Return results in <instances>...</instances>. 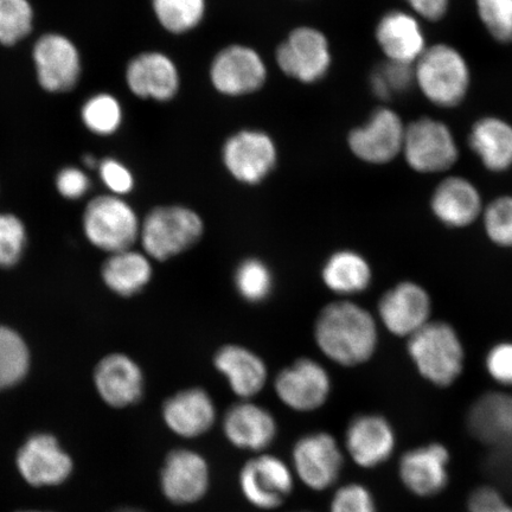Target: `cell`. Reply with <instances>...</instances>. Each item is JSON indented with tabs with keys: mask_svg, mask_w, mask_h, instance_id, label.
Instances as JSON below:
<instances>
[{
	"mask_svg": "<svg viewBox=\"0 0 512 512\" xmlns=\"http://www.w3.org/2000/svg\"><path fill=\"white\" fill-rule=\"evenodd\" d=\"M414 88V68L384 60L370 75V89L377 99L388 102Z\"/></svg>",
	"mask_w": 512,
	"mask_h": 512,
	"instance_id": "d590c367",
	"label": "cell"
},
{
	"mask_svg": "<svg viewBox=\"0 0 512 512\" xmlns=\"http://www.w3.org/2000/svg\"><path fill=\"white\" fill-rule=\"evenodd\" d=\"M330 512H377V508L373 494L366 486L349 483L335 492Z\"/></svg>",
	"mask_w": 512,
	"mask_h": 512,
	"instance_id": "ab89813d",
	"label": "cell"
},
{
	"mask_svg": "<svg viewBox=\"0 0 512 512\" xmlns=\"http://www.w3.org/2000/svg\"><path fill=\"white\" fill-rule=\"evenodd\" d=\"M300 512H309V511H300Z\"/></svg>",
	"mask_w": 512,
	"mask_h": 512,
	"instance_id": "f907efd6",
	"label": "cell"
},
{
	"mask_svg": "<svg viewBox=\"0 0 512 512\" xmlns=\"http://www.w3.org/2000/svg\"><path fill=\"white\" fill-rule=\"evenodd\" d=\"M115 512H144V511L138 510V509H134V508H124V509H120V510L115 511Z\"/></svg>",
	"mask_w": 512,
	"mask_h": 512,
	"instance_id": "c3c4849f",
	"label": "cell"
},
{
	"mask_svg": "<svg viewBox=\"0 0 512 512\" xmlns=\"http://www.w3.org/2000/svg\"><path fill=\"white\" fill-rule=\"evenodd\" d=\"M209 78L217 93L239 98L264 87L268 70L258 50L232 44L216 54L210 64Z\"/></svg>",
	"mask_w": 512,
	"mask_h": 512,
	"instance_id": "7c38bea8",
	"label": "cell"
},
{
	"mask_svg": "<svg viewBox=\"0 0 512 512\" xmlns=\"http://www.w3.org/2000/svg\"><path fill=\"white\" fill-rule=\"evenodd\" d=\"M396 437L390 422L379 414H361L350 421L345 432V448L364 469L386 463L395 450Z\"/></svg>",
	"mask_w": 512,
	"mask_h": 512,
	"instance_id": "7402d4cb",
	"label": "cell"
},
{
	"mask_svg": "<svg viewBox=\"0 0 512 512\" xmlns=\"http://www.w3.org/2000/svg\"><path fill=\"white\" fill-rule=\"evenodd\" d=\"M469 512H512L501 492L490 486H483L472 492L469 498Z\"/></svg>",
	"mask_w": 512,
	"mask_h": 512,
	"instance_id": "f6af8a7d",
	"label": "cell"
},
{
	"mask_svg": "<svg viewBox=\"0 0 512 512\" xmlns=\"http://www.w3.org/2000/svg\"><path fill=\"white\" fill-rule=\"evenodd\" d=\"M407 350L416 370L434 386L450 387L463 374L464 344L451 324L431 320L408 338Z\"/></svg>",
	"mask_w": 512,
	"mask_h": 512,
	"instance_id": "3957f363",
	"label": "cell"
},
{
	"mask_svg": "<svg viewBox=\"0 0 512 512\" xmlns=\"http://www.w3.org/2000/svg\"><path fill=\"white\" fill-rule=\"evenodd\" d=\"M375 41L386 61L414 66L430 43L424 22L411 11L384 12L375 27Z\"/></svg>",
	"mask_w": 512,
	"mask_h": 512,
	"instance_id": "ac0fdd59",
	"label": "cell"
},
{
	"mask_svg": "<svg viewBox=\"0 0 512 512\" xmlns=\"http://www.w3.org/2000/svg\"><path fill=\"white\" fill-rule=\"evenodd\" d=\"M224 437L243 451L264 452L277 439L278 424L267 408L252 401L229 407L222 420Z\"/></svg>",
	"mask_w": 512,
	"mask_h": 512,
	"instance_id": "44dd1931",
	"label": "cell"
},
{
	"mask_svg": "<svg viewBox=\"0 0 512 512\" xmlns=\"http://www.w3.org/2000/svg\"><path fill=\"white\" fill-rule=\"evenodd\" d=\"M38 85L51 94H62L78 87L82 59L76 44L59 32H47L32 47Z\"/></svg>",
	"mask_w": 512,
	"mask_h": 512,
	"instance_id": "30bf717a",
	"label": "cell"
},
{
	"mask_svg": "<svg viewBox=\"0 0 512 512\" xmlns=\"http://www.w3.org/2000/svg\"><path fill=\"white\" fill-rule=\"evenodd\" d=\"M29 366V350L22 337L14 330L0 326V390L21 382Z\"/></svg>",
	"mask_w": 512,
	"mask_h": 512,
	"instance_id": "d6a6232c",
	"label": "cell"
},
{
	"mask_svg": "<svg viewBox=\"0 0 512 512\" xmlns=\"http://www.w3.org/2000/svg\"><path fill=\"white\" fill-rule=\"evenodd\" d=\"M152 11L160 27L174 35L196 29L207 14V0H152Z\"/></svg>",
	"mask_w": 512,
	"mask_h": 512,
	"instance_id": "4dcf8cb0",
	"label": "cell"
},
{
	"mask_svg": "<svg viewBox=\"0 0 512 512\" xmlns=\"http://www.w3.org/2000/svg\"><path fill=\"white\" fill-rule=\"evenodd\" d=\"M452 0H405L407 10L424 23L443 22L450 14Z\"/></svg>",
	"mask_w": 512,
	"mask_h": 512,
	"instance_id": "ee69618b",
	"label": "cell"
},
{
	"mask_svg": "<svg viewBox=\"0 0 512 512\" xmlns=\"http://www.w3.org/2000/svg\"><path fill=\"white\" fill-rule=\"evenodd\" d=\"M239 486L242 496L254 508L274 510L291 496L294 473L283 459L261 453L242 466Z\"/></svg>",
	"mask_w": 512,
	"mask_h": 512,
	"instance_id": "4fadbf2b",
	"label": "cell"
},
{
	"mask_svg": "<svg viewBox=\"0 0 512 512\" xmlns=\"http://www.w3.org/2000/svg\"><path fill=\"white\" fill-rule=\"evenodd\" d=\"M478 21L499 46L512 44V0H475Z\"/></svg>",
	"mask_w": 512,
	"mask_h": 512,
	"instance_id": "8d00e7d4",
	"label": "cell"
},
{
	"mask_svg": "<svg viewBox=\"0 0 512 512\" xmlns=\"http://www.w3.org/2000/svg\"><path fill=\"white\" fill-rule=\"evenodd\" d=\"M430 208L445 227L462 229L482 219L485 203L476 183L462 175H446L432 191Z\"/></svg>",
	"mask_w": 512,
	"mask_h": 512,
	"instance_id": "ffe728a7",
	"label": "cell"
},
{
	"mask_svg": "<svg viewBox=\"0 0 512 512\" xmlns=\"http://www.w3.org/2000/svg\"><path fill=\"white\" fill-rule=\"evenodd\" d=\"M56 189L67 200H80L91 189V179L76 166H66L56 176Z\"/></svg>",
	"mask_w": 512,
	"mask_h": 512,
	"instance_id": "7bdbcfd3",
	"label": "cell"
},
{
	"mask_svg": "<svg viewBox=\"0 0 512 512\" xmlns=\"http://www.w3.org/2000/svg\"><path fill=\"white\" fill-rule=\"evenodd\" d=\"M482 221L492 243L512 248V195L498 196L485 204Z\"/></svg>",
	"mask_w": 512,
	"mask_h": 512,
	"instance_id": "74e56055",
	"label": "cell"
},
{
	"mask_svg": "<svg viewBox=\"0 0 512 512\" xmlns=\"http://www.w3.org/2000/svg\"><path fill=\"white\" fill-rule=\"evenodd\" d=\"M18 512H47V511H32V510H29V511H18Z\"/></svg>",
	"mask_w": 512,
	"mask_h": 512,
	"instance_id": "681fc988",
	"label": "cell"
},
{
	"mask_svg": "<svg viewBox=\"0 0 512 512\" xmlns=\"http://www.w3.org/2000/svg\"><path fill=\"white\" fill-rule=\"evenodd\" d=\"M125 81L130 92L142 100L169 102L181 88V74L174 60L162 51H144L128 62Z\"/></svg>",
	"mask_w": 512,
	"mask_h": 512,
	"instance_id": "d6986e66",
	"label": "cell"
},
{
	"mask_svg": "<svg viewBox=\"0 0 512 512\" xmlns=\"http://www.w3.org/2000/svg\"><path fill=\"white\" fill-rule=\"evenodd\" d=\"M275 61L288 78L305 85L323 80L332 64L328 37L312 27H298L275 51Z\"/></svg>",
	"mask_w": 512,
	"mask_h": 512,
	"instance_id": "9c48e42d",
	"label": "cell"
},
{
	"mask_svg": "<svg viewBox=\"0 0 512 512\" xmlns=\"http://www.w3.org/2000/svg\"><path fill=\"white\" fill-rule=\"evenodd\" d=\"M460 153L456 134L446 121L422 115L407 123L401 158L415 174L448 175Z\"/></svg>",
	"mask_w": 512,
	"mask_h": 512,
	"instance_id": "277c9868",
	"label": "cell"
},
{
	"mask_svg": "<svg viewBox=\"0 0 512 512\" xmlns=\"http://www.w3.org/2000/svg\"><path fill=\"white\" fill-rule=\"evenodd\" d=\"M30 0H0V46L14 47L34 30Z\"/></svg>",
	"mask_w": 512,
	"mask_h": 512,
	"instance_id": "e575fe53",
	"label": "cell"
},
{
	"mask_svg": "<svg viewBox=\"0 0 512 512\" xmlns=\"http://www.w3.org/2000/svg\"><path fill=\"white\" fill-rule=\"evenodd\" d=\"M485 369L499 386L512 387V342L494 345L485 357Z\"/></svg>",
	"mask_w": 512,
	"mask_h": 512,
	"instance_id": "b9f144b4",
	"label": "cell"
},
{
	"mask_svg": "<svg viewBox=\"0 0 512 512\" xmlns=\"http://www.w3.org/2000/svg\"><path fill=\"white\" fill-rule=\"evenodd\" d=\"M313 336L318 349L341 367H357L371 360L379 345V324L371 313L350 300L324 307Z\"/></svg>",
	"mask_w": 512,
	"mask_h": 512,
	"instance_id": "6da1fadb",
	"label": "cell"
},
{
	"mask_svg": "<svg viewBox=\"0 0 512 512\" xmlns=\"http://www.w3.org/2000/svg\"><path fill=\"white\" fill-rule=\"evenodd\" d=\"M99 176L111 195L123 197L130 194L136 185L132 171L117 158L101 159L98 165Z\"/></svg>",
	"mask_w": 512,
	"mask_h": 512,
	"instance_id": "60d3db41",
	"label": "cell"
},
{
	"mask_svg": "<svg viewBox=\"0 0 512 512\" xmlns=\"http://www.w3.org/2000/svg\"><path fill=\"white\" fill-rule=\"evenodd\" d=\"M469 427L482 443L496 448L512 444V396L495 393L480 398L471 409Z\"/></svg>",
	"mask_w": 512,
	"mask_h": 512,
	"instance_id": "83f0119b",
	"label": "cell"
},
{
	"mask_svg": "<svg viewBox=\"0 0 512 512\" xmlns=\"http://www.w3.org/2000/svg\"><path fill=\"white\" fill-rule=\"evenodd\" d=\"M82 162L88 169H98L100 160L96 159L93 155H86L83 157Z\"/></svg>",
	"mask_w": 512,
	"mask_h": 512,
	"instance_id": "7dc6e473",
	"label": "cell"
},
{
	"mask_svg": "<svg viewBox=\"0 0 512 512\" xmlns=\"http://www.w3.org/2000/svg\"><path fill=\"white\" fill-rule=\"evenodd\" d=\"M467 146L483 168L494 175L512 169V123L499 115H482L467 133Z\"/></svg>",
	"mask_w": 512,
	"mask_h": 512,
	"instance_id": "cb8c5ba5",
	"label": "cell"
},
{
	"mask_svg": "<svg viewBox=\"0 0 512 512\" xmlns=\"http://www.w3.org/2000/svg\"><path fill=\"white\" fill-rule=\"evenodd\" d=\"M153 268L149 256L127 251L113 253L102 267V278L121 297H132L150 283Z\"/></svg>",
	"mask_w": 512,
	"mask_h": 512,
	"instance_id": "f546056e",
	"label": "cell"
},
{
	"mask_svg": "<svg viewBox=\"0 0 512 512\" xmlns=\"http://www.w3.org/2000/svg\"><path fill=\"white\" fill-rule=\"evenodd\" d=\"M332 390L328 370L312 358H299L281 370L274 392L284 406L294 412L310 413L328 402Z\"/></svg>",
	"mask_w": 512,
	"mask_h": 512,
	"instance_id": "5bb4252c",
	"label": "cell"
},
{
	"mask_svg": "<svg viewBox=\"0 0 512 512\" xmlns=\"http://www.w3.org/2000/svg\"><path fill=\"white\" fill-rule=\"evenodd\" d=\"M80 117L83 126L95 136H113L124 123V108L117 96L96 93L83 102Z\"/></svg>",
	"mask_w": 512,
	"mask_h": 512,
	"instance_id": "1f68e13d",
	"label": "cell"
},
{
	"mask_svg": "<svg viewBox=\"0 0 512 512\" xmlns=\"http://www.w3.org/2000/svg\"><path fill=\"white\" fill-rule=\"evenodd\" d=\"M322 280L325 287L338 296H356L366 292L373 283V270L362 254L341 249L325 261Z\"/></svg>",
	"mask_w": 512,
	"mask_h": 512,
	"instance_id": "f1b7e54d",
	"label": "cell"
},
{
	"mask_svg": "<svg viewBox=\"0 0 512 512\" xmlns=\"http://www.w3.org/2000/svg\"><path fill=\"white\" fill-rule=\"evenodd\" d=\"M83 229L95 247L108 253L131 249L140 238L142 223L123 197L102 195L93 198L83 213Z\"/></svg>",
	"mask_w": 512,
	"mask_h": 512,
	"instance_id": "8992f818",
	"label": "cell"
},
{
	"mask_svg": "<svg viewBox=\"0 0 512 512\" xmlns=\"http://www.w3.org/2000/svg\"><path fill=\"white\" fill-rule=\"evenodd\" d=\"M214 366L241 401L260 394L268 380V368L255 352L239 344H227L216 351Z\"/></svg>",
	"mask_w": 512,
	"mask_h": 512,
	"instance_id": "4316f807",
	"label": "cell"
},
{
	"mask_svg": "<svg viewBox=\"0 0 512 512\" xmlns=\"http://www.w3.org/2000/svg\"><path fill=\"white\" fill-rule=\"evenodd\" d=\"M344 456L334 435L315 432L303 435L292 450V470L307 488L325 491L337 483Z\"/></svg>",
	"mask_w": 512,
	"mask_h": 512,
	"instance_id": "8fae6325",
	"label": "cell"
},
{
	"mask_svg": "<svg viewBox=\"0 0 512 512\" xmlns=\"http://www.w3.org/2000/svg\"><path fill=\"white\" fill-rule=\"evenodd\" d=\"M450 453L441 444H430L408 451L401 457L402 483L412 494L431 497L440 494L448 483Z\"/></svg>",
	"mask_w": 512,
	"mask_h": 512,
	"instance_id": "d4e9b609",
	"label": "cell"
},
{
	"mask_svg": "<svg viewBox=\"0 0 512 512\" xmlns=\"http://www.w3.org/2000/svg\"><path fill=\"white\" fill-rule=\"evenodd\" d=\"M94 379L102 400L114 408L136 405L144 394L142 369L123 354L105 357L96 367Z\"/></svg>",
	"mask_w": 512,
	"mask_h": 512,
	"instance_id": "484cf974",
	"label": "cell"
},
{
	"mask_svg": "<svg viewBox=\"0 0 512 512\" xmlns=\"http://www.w3.org/2000/svg\"><path fill=\"white\" fill-rule=\"evenodd\" d=\"M407 123L389 106L376 108L367 121L348 134L349 150L369 165H388L401 158Z\"/></svg>",
	"mask_w": 512,
	"mask_h": 512,
	"instance_id": "52a82bcc",
	"label": "cell"
},
{
	"mask_svg": "<svg viewBox=\"0 0 512 512\" xmlns=\"http://www.w3.org/2000/svg\"><path fill=\"white\" fill-rule=\"evenodd\" d=\"M163 420L169 430L184 439L207 434L216 424V405L206 389L181 390L163 405Z\"/></svg>",
	"mask_w": 512,
	"mask_h": 512,
	"instance_id": "603a6c76",
	"label": "cell"
},
{
	"mask_svg": "<svg viewBox=\"0 0 512 512\" xmlns=\"http://www.w3.org/2000/svg\"><path fill=\"white\" fill-rule=\"evenodd\" d=\"M210 466L207 459L189 448H176L164 460L160 471V490L176 505L196 504L210 489Z\"/></svg>",
	"mask_w": 512,
	"mask_h": 512,
	"instance_id": "2e32d148",
	"label": "cell"
},
{
	"mask_svg": "<svg viewBox=\"0 0 512 512\" xmlns=\"http://www.w3.org/2000/svg\"><path fill=\"white\" fill-rule=\"evenodd\" d=\"M200 214L185 206L152 209L140 228L145 254L160 262L175 258L196 246L204 235Z\"/></svg>",
	"mask_w": 512,
	"mask_h": 512,
	"instance_id": "5b68a950",
	"label": "cell"
},
{
	"mask_svg": "<svg viewBox=\"0 0 512 512\" xmlns=\"http://www.w3.org/2000/svg\"><path fill=\"white\" fill-rule=\"evenodd\" d=\"M222 163L236 182L254 187L264 182L277 166V144L267 132L246 128L226 140Z\"/></svg>",
	"mask_w": 512,
	"mask_h": 512,
	"instance_id": "ba28073f",
	"label": "cell"
},
{
	"mask_svg": "<svg viewBox=\"0 0 512 512\" xmlns=\"http://www.w3.org/2000/svg\"><path fill=\"white\" fill-rule=\"evenodd\" d=\"M19 475L35 488L61 485L74 470L72 457L59 441L47 433H37L19 448L16 458Z\"/></svg>",
	"mask_w": 512,
	"mask_h": 512,
	"instance_id": "e0dca14e",
	"label": "cell"
},
{
	"mask_svg": "<svg viewBox=\"0 0 512 512\" xmlns=\"http://www.w3.org/2000/svg\"><path fill=\"white\" fill-rule=\"evenodd\" d=\"M489 467L498 479L512 484V444L496 448Z\"/></svg>",
	"mask_w": 512,
	"mask_h": 512,
	"instance_id": "bcb514c9",
	"label": "cell"
},
{
	"mask_svg": "<svg viewBox=\"0 0 512 512\" xmlns=\"http://www.w3.org/2000/svg\"><path fill=\"white\" fill-rule=\"evenodd\" d=\"M234 285L239 296L246 302L264 303L271 297L274 288L272 270L261 259H245L236 267Z\"/></svg>",
	"mask_w": 512,
	"mask_h": 512,
	"instance_id": "836d02e7",
	"label": "cell"
},
{
	"mask_svg": "<svg viewBox=\"0 0 512 512\" xmlns=\"http://www.w3.org/2000/svg\"><path fill=\"white\" fill-rule=\"evenodd\" d=\"M377 316L390 334L408 339L432 320L430 293L414 281H402L383 294Z\"/></svg>",
	"mask_w": 512,
	"mask_h": 512,
	"instance_id": "9a60e30c",
	"label": "cell"
},
{
	"mask_svg": "<svg viewBox=\"0 0 512 512\" xmlns=\"http://www.w3.org/2000/svg\"><path fill=\"white\" fill-rule=\"evenodd\" d=\"M27 232L24 224L17 216L0 213V267L15 266L21 260Z\"/></svg>",
	"mask_w": 512,
	"mask_h": 512,
	"instance_id": "f35d334b",
	"label": "cell"
},
{
	"mask_svg": "<svg viewBox=\"0 0 512 512\" xmlns=\"http://www.w3.org/2000/svg\"><path fill=\"white\" fill-rule=\"evenodd\" d=\"M413 68L414 88L433 107L457 110L469 98L473 83L471 64L453 44H430Z\"/></svg>",
	"mask_w": 512,
	"mask_h": 512,
	"instance_id": "7a4b0ae2",
	"label": "cell"
}]
</instances>
